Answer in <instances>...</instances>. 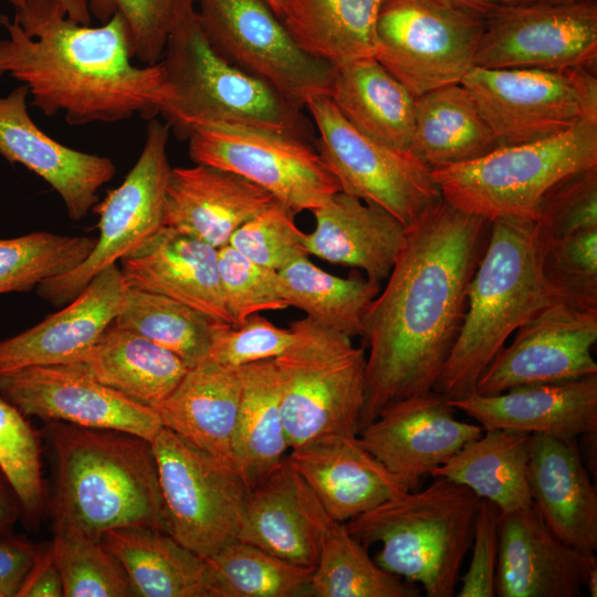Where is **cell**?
I'll return each mask as SVG.
<instances>
[{
	"label": "cell",
	"mask_w": 597,
	"mask_h": 597,
	"mask_svg": "<svg viewBox=\"0 0 597 597\" xmlns=\"http://www.w3.org/2000/svg\"><path fill=\"white\" fill-rule=\"evenodd\" d=\"M274 197L232 171L206 164L170 169L163 226L199 239L216 249L256 216Z\"/></svg>",
	"instance_id": "484cf974"
},
{
	"label": "cell",
	"mask_w": 597,
	"mask_h": 597,
	"mask_svg": "<svg viewBox=\"0 0 597 597\" xmlns=\"http://www.w3.org/2000/svg\"><path fill=\"white\" fill-rule=\"evenodd\" d=\"M496 147L491 127L461 83L416 97L409 153L430 169L471 161Z\"/></svg>",
	"instance_id": "836d02e7"
},
{
	"label": "cell",
	"mask_w": 597,
	"mask_h": 597,
	"mask_svg": "<svg viewBox=\"0 0 597 597\" xmlns=\"http://www.w3.org/2000/svg\"><path fill=\"white\" fill-rule=\"evenodd\" d=\"M580 1H590V0H510L509 3L516 4H531V3H572Z\"/></svg>",
	"instance_id": "680465c9"
},
{
	"label": "cell",
	"mask_w": 597,
	"mask_h": 597,
	"mask_svg": "<svg viewBox=\"0 0 597 597\" xmlns=\"http://www.w3.org/2000/svg\"><path fill=\"white\" fill-rule=\"evenodd\" d=\"M217 323L179 301L128 286L113 324L170 350L192 368L206 360Z\"/></svg>",
	"instance_id": "ab89813d"
},
{
	"label": "cell",
	"mask_w": 597,
	"mask_h": 597,
	"mask_svg": "<svg viewBox=\"0 0 597 597\" xmlns=\"http://www.w3.org/2000/svg\"><path fill=\"white\" fill-rule=\"evenodd\" d=\"M240 392L239 368L203 360L188 369L155 410L163 427L196 449L235 467L233 438Z\"/></svg>",
	"instance_id": "f546056e"
},
{
	"label": "cell",
	"mask_w": 597,
	"mask_h": 597,
	"mask_svg": "<svg viewBox=\"0 0 597 597\" xmlns=\"http://www.w3.org/2000/svg\"><path fill=\"white\" fill-rule=\"evenodd\" d=\"M96 241L97 237L48 231L0 238V294L31 291L69 273L91 254Z\"/></svg>",
	"instance_id": "b9f144b4"
},
{
	"label": "cell",
	"mask_w": 597,
	"mask_h": 597,
	"mask_svg": "<svg viewBox=\"0 0 597 597\" xmlns=\"http://www.w3.org/2000/svg\"><path fill=\"white\" fill-rule=\"evenodd\" d=\"M128 285L117 264L95 275L59 312L0 341V374L31 366L70 364L90 349L114 323Z\"/></svg>",
	"instance_id": "603a6c76"
},
{
	"label": "cell",
	"mask_w": 597,
	"mask_h": 597,
	"mask_svg": "<svg viewBox=\"0 0 597 597\" xmlns=\"http://www.w3.org/2000/svg\"><path fill=\"white\" fill-rule=\"evenodd\" d=\"M596 61L597 0L506 3L484 15L473 66L566 71Z\"/></svg>",
	"instance_id": "2e32d148"
},
{
	"label": "cell",
	"mask_w": 597,
	"mask_h": 597,
	"mask_svg": "<svg viewBox=\"0 0 597 597\" xmlns=\"http://www.w3.org/2000/svg\"><path fill=\"white\" fill-rule=\"evenodd\" d=\"M532 434L486 429L464 444L431 476H442L495 504L502 514L533 505L528 484Z\"/></svg>",
	"instance_id": "e575fe53"
},
{
	"label": "cell",
	"mask_w": 597,
	"mask_h": 597,
	"mask_svg": "<svg viewBox=\"0 0 597 597\" xmlns=\"http://www.w3.org/2000/svg\"><path fill=\"white\" fill-rule=\"evenodd\" d=\"M484 17L451 0H384L374 57L415 96L461 83Z\"/></svg>",
	"instance_id": "9c48e42d"
},
{
	"label": "cell",
	"mask_w": 597,
	"mask_h": 597,
	"mask_svg": "<svg viewBox=\"0 0 597 597\" xmlns=\"http://www.w3.org/2000/svg\"><path fill=\"white\" fill-rule=\"evenodd\" d=\"M293 339L290 327H279L256 313L237 325L217 323L206 360L239 368L277 357Z\"/></svg>",
	"instance_id": "f907efd6"
},
{
	"label": "cell",
	"mask_w": 597,
	"mask_h": 597,
	"mask_svg": "<svg viewBox=\"0 0 597 597\" xmlns=\"http://www.w3.org/2000/svg\"><path fill=\"white\" fill-rule=\"evenodd\" d=\"M595 554L580 552L561 540L534 505L499 519L495 596L577 597Z\"/></svg>",
	"instance_id": "44dd1931"
},
{
	"label": "cell",
	"mask_w": 597,
	"mask_h": 597,
	"mask_svg": "<svg viewBox=\"0 0 597 597\" xmlns=\"http://www.w3.org/2000/svg\"><path fill=\"white\" fill-rule=\"evenodd\" d=\"M499 507L481 500L474 521L471 562L460 577L459 597L495 596V573L499 553Z\"/></svg>",
	"instance_id": "816d5d0a"
},
{
	"label": "cell",
	"mask_w": 597,
	"mask_h": 597,
	"mask_svg": "<svg viewBox=\"0 0 597 597\" xmlns=\"http://www.w3.org/2000/svg\"><path fill=\"white\" fill-rule=\"evenodd\" d=\"M461 84L473 97L499 146L544 139L582 119H597V77L593 69L472 66Z\"/></svg>",
	"instance_id": "8fae6325"
},
{
	"label": "cell",
	"mask_w": 597,
	"mask_h": 597,
	"mask_svg": "<svg viewBox=\"0 0 597 597\" xmlns=\"http://www.w3.org/2000/svg\"><path fill=\"white\" fill-rule=\"evenodd\" d=\"M206 559L222 597H311L314 568L294 565L239 540Z\"/></svg>",
	"instance_id": "60d3db41"
},
{
	"label": "cell",
	"mask_w": 597,
	"mask_h": 597,
	"mask_svg": "<svg viewBox=\"0 0 597 597\" xmlns=\"http://www.w3.org/2000/svg\"><path fill=\"white\" fill-rule=\"evenodd\" d=\"M290 328L292 344L273 358L290 449L328 434H357L366 390L364 347L307 316Z\"/></svg>",
	"instance_id": "ba28073f"
},
{
	"label": "cell",
	"mask_w": 597,
	"mask_h": 597,
	"mask_svg": "<svg viewBox=\"0 0 597 597\" xmlns=\"http://www.w3.org/2000/svg\"><path fill=\"white\" fill-rule=\"evenodd\" d=\"M305 108L316 130L313 145L341 191L385 209L406 227L441 199L428 166L362 134L328 96L311 97Z\"/></svg>",
	"instance_id": "7c38bea8"
},
{
	"label": "cell",
	"mask_w": 597,
	"mask_h": 597,
	"mask_svg": "<svg viewBox=\"0 0 597 597\" xmlns=\"http://www.w3.org/2000/svg\"><path fill=\"white\" fill-rule=\"evenodd\" d=\"M101 23L119 14L130 33L134 60L160 62L171 33L196 13L198 0H86Z\"/></svg>",
	"instance_id": "f6af8a7d"
},
{
	"label": "cell",
	"mask_w": 597,
	"mask_h": 597,
	"mask_svg": "<svg viewBox=\"0 0 597 597\" xmlns=\"http://www.w3.org/2000/svg\"><path fill=\"white\" fill-rule=\"evenodd\" d=\"M169 97L159 115L178 140L199 125L259 126L314 144L313 122L266 82L221 57L208 43L196 13L169 36L160 60Z\"/></svg>",
	"instance_id": "8992f818"
},
{
	"label": "cell",
	"mask_w": 597,
	"mask_h": 597,
	"mask_svg": "<svg viewBox=\"0 0 597 597\" xmlns=\"http://www.w3.org/2000/svg\"><path fill=\"white\" fill-rule=\"evenodd\" d=\"M38 548L28 541L0 535V593L3 597H15Z\"/></svg>",
	"instance_id": "f5cc1de1"
},
{
	"label": "cell",
	"mask_w": 597,
	"mask_h": 597,
	"mask_svg": "<svg viewBox=\"0 0 597 597\" xmlns=\"http://www.w3.org/2000/svg\"><path fill=\"white\" fill-rule=\"evenodd\" d=\"M28 96L23 84L0 96V156L41 177L60 196L70 219L80 221L98 203V190L114 178L115 164L46 135L29 115Z\"/></svg>",
	"instance_id": "ffe728a7"
},
{
	"label": "cell",
	"mask_w": 597,
	"mask_h": 597,
	"mask_svg": "<svg viewBox=\"0 0 597 597\" xmlns=\"http://www.w3.org/2000/svg\"><path fill=\"white\" fill-rule=\"evenodd\" d=\"M119 262L129 287L168 296L232 325L220 283L218 249L210 244L161 227Z\"/></svg>",
	"instance_id": "4316f807"
},
{
	"label": "cell",
	"mask_w": 597,
	"mask_h": 597,
	"mask_svg": "<svg viewBox=\"0 0 597 597\" xmlns=\"http://www.w3.org/2000/svg\"><path fill=\"white\" fill-rule=\"evenodd\" d=\"M544 282L553 300L597 310V228L540 244Z\"/></svg>",
	"instance_id": "bcb514c9"
},
{
	"label": "cell",
	"mask_w": 597,
	"mask_h": 597,
	"mask_svg": "<svg viewBox=\"0 0 597 597\" xmlns=\"http://www.w3.org/2000/svg\"><path fill=\"white\" fill-rule=\"evenodd\" d=\"M534 223L538 244L597 228V166L553 186L543 197Z\"/></svg>",
	"instance_id": "681fc988"
},
{
	"label": "cell",
	"mask_w": 597,
	"mask_h": 597,
	"mask_svg": "<svg viewBox=\"0 0 597 597\" xmlns=\"http://www.w3.org/2000/svg\"><path fill=\"white\" fill-rule=\"evenodd\" d=\"M0 395L25 417L111 429L151 441L163 428L154 408L98 383L71 364L0 374Z\"/></svg>",
	"instance_id": "ac0fdd59"
},
{
	"label": "cell",
	"mask_w": 597,
	"mask_h": 597,
	"mask_svg": "<svg viewBox=\"0 0 597 597\" xmlns=\"http://www.w3.org/2000/svg\"><path fill=\"white\" fill-rule=\"evenodd\" d=\"M312 212L315 228L304 235L308 255L360 269L377 283L389 276L407 229L402 222L385 209L343 191Z\"/></svg>",
	"instance_id": "f1b7e54d"
},
{
	"label": "cell",
	"mask_w": 597,
	"mask_h": 597,
	"mask_svg": "<svg viewBox=\"0 0 597 597\" xmlns=\"http://www.w3.org/2000/svg\"><path fill=\"white\" fill-rule=\"evenodd\" d=\"M188 154L195 164L250 180L295 213L312 212L341 191L313 144L270 128L202 124L188 139Z\"/></svg>",
	"instance_id": "5bb4252c"
},
{
	"label": "cell",
	"mask_w": 597,
	"mask_h": 597,
	"mask_svg": "<svg viewBox=\"0 0 597 597\" xmlns=\"http://www.w3.org/2000/svg\"><path fill=\"white\" fill-rule=\"evenodd\" d=\"M596 342L597 310L554 300L515 331L512 343L480 375L473 392L490 396L516 386L597 374Z\"/></svg>",
	"instance_id": "e0dca14e"
},
{
	"label": "cell",
	"mask_w": 597,
	"mask_h": 597,
	"mask_svg": "<svg viewBox=\"0 0 597 597\" xmlns=\"http://www.w3.org/2000/svg\"><path fill=\"white\" fill-rule=\"evenodd\" d=\"M276 15L281 18L282 14V0H264Z\"/></svg>",
	"instance_id": "91938a15"
},
{
	"label": "cell",
	"mask_w": 597,
	"mask_h": 597,
	"mask_svg": "<svg viewBox=\"0 0 597 597\" xmlns=\"http://www.w3.org/2000/svg\"><path fill=\"white\" fill-rule=\"evenodd\" d=\"M14 20L0 14V77L25 85L31 106L72 126L159 115L169 97L160 62L133 63L129 30L119 14L98 27L69 18L59 0H23Z\"/></svg>",
	"instance_id": "7a4b0ae2"
},
{
	"label": "cell",
	"mask_w": 597,
	"mask_h": 597,
	"mask_svg": "<svg viewBox=\"0 0 597 597\" xmlns=\"http://www.w3.org/2000/svg\"><path fill=\"white\" fill-rule=\"evenodd\" d=\"M295 212L275 200L242 223L229 243L250 261L280 271L293 261L308 256L305 233L295 223Z\"/></svg>",
	"instance_id": "7dc6e473"
},
{
	"label": "cell",
	"mask_w": 597,
	"mask_h": 597,
	"mask_svg": "<svg viewBox=\"0 0 597 597\" xmlns=\"http://www.w3.org/2000/svg\"><path fill=\"white\" fill-rule=\"evenodd\" d=\"M280 292L289 306L314 322L354 338L360 336L365 315L380 292V283L353 273L333 275L300 258L277 271Z\"/></svg>",
	"instance_id": "74e56055"
},
{
	"label": "cell",
	"mask_w": 597,
	"mask_h": 597,
	"mask_svg": "<svg viewBox=\"0 0 597 597\" xmlns=\"http://www.w3.org/2000/svg\"><path fill=\"white\" fill-rule=\"evenodd\" d=\"M419 597L416 584L381 568L345 523L328 530L311 577V597Z\"/></svg>",
	"instance_id": "f35d334b"
},
{
	"label": "cell",
	"mask_w": 597,
	"mask_h": 597,
	"mask_svg": "<svg viewBox=\"0 0 597 597\" xmlns=\"http://www.w3.org/2000/svg\"><path fill=\"white\" fill-rule=\"evenodd\" d=\"M554 301L534 221L495 220L469 283L462 326L434 390L464 397L515 331Z\"/></svg>",
	"instance_id": "277c9868"
},
{
	"label": "cell",
	"mask_w": 597,
	"mask_h": 597,
	"mask_svg": "<svg viewBox=\"0 0 597 597\" xmlns=\"http://www.w3.org/2000/svg\"><path fill=\"white\" fill-rule=\"evenodd\" d=\"M0 471L19 500L22 516L35 524L45 506L40 437L25 416L1 395Z\"/></svg>",
	"instance_id": "ee69618b"
},
{
	"label": "cell",
	"mask_w": 597,
	"mask_h": 597,
	"mask_svg": "<svg viewBox=\"0 0 597 597\" xmlns=\"http://www.w3.org/2000/svg\"><path fill=\"white\" fill-rule=\"evenodd\" d=\"M101 542L124 567L134 596L222 597L207 559L166 532L122 527Z\"/></svg>",
	"instance_id": "4dcf8cb0"
},
{
	"label": "cell",
	"mask_w": 597,
	"mask_h": 597,
	"mask_svg": "<svg viewBox=\"0 0 597 597\" xmlns=\"http://www.w3.org/2000/svg\"><path fill=\"white\" fill-rule=\"evenodd\" d=\"M489 229V221L442 198L407 227L387 284L363 322L359 337L369 354L359 430L389 404L434 388L462 326Z\"/></svg>",
	"instance_id": "6da1fadb"
},
{
	"label": "cell",
	"mask_w": 597,
	"mask_h": 597,
	"mask_svg": "<svg viewBox=\"0 0 597 597\" xmlns=\"http://www.w3.org/2000/svg\"><path fill=\"white\" fill-rule=\"evenodd\" d=\"M585 586L588 588L591 597L597 596V563L590 567Z\"/></svg>",
	"instance_id": "6f0895ef"
},
{
	"label": "cell",
	"mask_w": 597,
	"mask_h": 597,
	"mask_svg": "<svg viewBox=\"0 0 597 597\" xmlns=\"http://www.w3.org/2000/svg\"><path fill=\"white\" fill-rule=\"evenodd\" d=\"M241 392L233 459L249 490L275 469L290 449L281 411V381L273 359L239 367Z\"/></svg>",
	"instance_id": "d590c367"
},
{
	"label": "cell",
	"mask_w": 597,
	"mask_h": 597,
	"mask_svg": "<svg viewBox=\"0 0 597 597\" xmlns=\"http://www.w3.org/2000/svg\"><path fill=\"white\" fill-rule=\"evenodd\" d=\"M334 522L285 457L249 490L238 540L314 568Z\"/></svg>",
	"instance_id": "7402d4cb"
},
{
	"label": "cell",
	"mask_w": 597,
	"mask_h": 597,
	"mask_svg": "<svg viewBox=\"0 0 597 597\" xmlns=\"http://www.w3.org/2000/svg\"><path fill=\"white\" fill-rule=\"evenodd\" d=\"M328 97L362 134L394 150L409 153L416 97L375 57L334 67Z\"/></svg>",
	"instance_id": "1f68e13d"
},
{
	"label": "cell",
	"mask_w": 597,
	"mask_h": 597,
	"mask_svg": "<svg viewBox=\"0 0 597 597\" xmlns=\"http://www.w3.org/2000/svg\"><path fill=\"white\" fill-rule=\"evenodd\" d=\"M459 6L470 9L481 15H486L493 9L506 4L510 0H451Z\"/></svg>",
	"instance_id": "9f6ffc18"
},
{
	"label": "cell",
	"mask_w": 597,
	"mask_h": 597,
	"mask_svg": "<svg viewBox=\"0 0 597 597\" xmlns=\"http://www.w3.org/2000/svg\"><path fill=\"white\" fill-rule=\"evenodd\" d=\"M481 498L442 476L346 522L364 546L379 543L375 562L388 573L420 584L428 597L454 596L471 548Z\"/></svg>",
	"instance_id": "5b68a950"
},
{
	"label": "cell",
	"mask_w": 597,
	"mask_h": 597,
	"mask_svg": "<svg viewBox=\"0 0 597 597\" xmlns=\"http://www.w3.org/2000/svg\"><path fill=\"white\" fill-rule=\"evenodd\" d=\"M528 484L546 525L574 548L597 549V493L577 441L532 434Z\"/></svg>",
	"instance_id": "83f0119b"
},
{
	"label": "cell",
	"mask_w": 597,
	"mask_h": 597,
	"mask_svg": "<svg viewBox=\"0 0 597 597\" xmlns=\"http://www.w3.org/2000/svg\"><path fill=\"white\" fill-rule=\"evenodd\" d=\"M70 364L154 409L174 391L189 369L170 350L114 324L96 344Z\"/></svg>",
	"instance_id": "d6a6232c"
},
{
	"label": "cell",
	"mask_w": 597,
	"mask_h": 597,
	"mask_svg": "<svg viewBox=\"0 0 597 597\" xmlns=\"http://www.w3.org/2000/svg\"><path fill=\"white\" fill-rule=\"evenodd\" d=\"M65 597H130L119 561L102 544L75 528L54 525L51 542Z\"/></svg>",
	"instance_id": "7bdbcfd3"
},
{
	"label": "cell",
	"mask_w": 597,
	"mask_h": 597,
	"mask_svg": "<svg viewBox=\"0 0 597 597\" xmlns=\"http://www.w3.org/2000/svg\"><path fill=\"white\" fill-rule=\"evenodd\" d=\"M197 18L221 57L298 107L329 96L334 67L304 51L264 0H198Z\"/></svg>",
	"instance_id": "4fadbf2b"
},
{
	"label": "cell",
	"mask_w": 597,
	"mask_h": 597,
	"mask_svg": "<svg viewBox=\"0 0 597 597\" xmlns=\"http://www.w3.org/2000/svg\"><path fill=\"white\" fill-rule=\"evenodd\" d=\"M286 460L328 515L342 523L411 491L354 433L328 434L291 448Z\"/></svg>",
	"instance_id": "d4e9b609"
},
{
	"label": "cell",
	"mask_w": 597,
	"mask_h": 597,
	"mask_svg": "<svg viewBox=\"0 0 597 597\" xmlns=\"http://www.w3.org/2000/svg\"><path fill=\"white\" fill-rule=\"evenodd\" d=\"M449 402L484 430H513L568 442L597 432V374L516 386L490 396L471 392Z\"/></svg>",
	"instance_id": "cb8c5ba5"
},
{
	"label": "cell",
	"mask_w": 597,
	"mask_h": 597,
	"mask_svg": "<svg viewBox=\"0 0 597 597\" xmlns=\"http://www.w3.org/2000/svg\"><path fill=\"white\" fill-rule=\"evenodd\" d=\"M455 408L441 392L399 399L363 427L359 441L412 490L484 429L455 418Z\"/></svg>",
	"instance_id": "d6986e66"
},
{
	"label": "cell",
	"mask_w": 597,
	"mask_h": 597,
	"mask_svg": "<svg viewBox=\"0 0 597 597\" xmlns=\"http://www.w3.org/2000/svg\"><path fill=\"white\" fill-rule=\"evenodd\" d=\"M21 516L19 500L0 471V535H10Z\"/></svg>",
	"instance_id": "11a10c76"
},
{
	"label": "cell",
	"mask_w": 597,
	"mask_h": 597,
	"mask_svg": "<svg viewBox=\"0 0 597 597\" xmlns=\"http://www.w3.org/2000/svg\"><path fill=\"white\" fill-rule=\"evenodd\" d=\"M384 0H282L281 20L311 55L333 67L374 57Z\"/></svg>",
	"instance_id": "8d00e7d4"
},
{
	"label": "cell",
	"mask_w": 597,
	"mask_h": 597,
	"mask_svg": "<svg viewBox=\"0 0 597 597\" xmlns=\"http://www.w3.org/2000/svg\"><path fill=\"white\" fill-rule=\"evenodd\" d=\"M218 271L232 325L262 311L290 307L280 292L277 271L250 261L230 244L218 249Z\"/></svg>",
	"instance_id": "c3c4849f"
},
{
	"label": "cell",
	"mask_w": 597,
	"mask_h": 597,
	"mask_svg": "<svg viewBox=\"0 0 597 597\" xmlns=\"http://www.w3.org/2000/svg\"><path fill=\"white\" fill-rule=\"evenodd\" d=\"M0 597H3L1 593H0Z\"/></svg>",
	"instance_id": "94428289"
},
{
	"label": "cell",
	"mask_w": 597,
	"mask_h": 597,
	"mask_svg": "<svg viewBox=\"0 0 597 597\" xmlns=\"http://www.w3.org/2000/svg\"><path fill=\"white\" fill-rule=\"evenodd\" d=\"M166 532L208 558L238 540L249 488L235 467L163 427L150 441Z\"/></svg>",
	"instance_id": "30bf717a"
},
{
	"label": "cell",
	"mask_w": 597,
	"mask_h": 597,
	"mask_svg": "<svg viewBox=\"0 0 597 597\" xmlns=\"http://www.w3.org/2000/svg\"><path fill=\"white\" fill-rule=\"evenodd\" d=\"M46 429L56 463L54 525L96 540L122 527L166 532L150 441L124 431L61 421H49Z\"/></svg>",
	"instance_id": "3957f363"
},
{
	"label": "cell",
	"mask_w": 597,
	"mask_h": 597,
	"mask_svg": "<svg viewBox=\"0 0 597 597\" xmlns=\"http://www.w3.org/2000/svg\"><path fill=\"white\" fill-rule=\"evenodd\" d=\"M169 126L148 121L143 149L123 182L93 209L98 213L96 244L91 254L66 274L36 286L40 297L54 306L71 302L101 271L117 264L163 226L166 187L170 172L167 145Z\"/></svg>",
	"instance_id": "9a60e30c"
},
{
	"label": "cell",
	"mask_w": 597,
	"mask_h": 597,
	"mask_svg": "<svg viewBox=\"0 0 597 597\" xmlns=\"http://www.w3.org/2000/svg\"><path fill=\"white\" fill-rule=\"evenodd\" d=\"M63 584L55 563L52 545L39 547L35 559L15 597H61Z\"/></svg>",
	"instance_id": "db71d44e"
},
{
	"label": "cell",
	"mask_w": 597,
	"mask_h": 597,
	"mask_svg": "<svg viewBox=\"0 0 597 597\" xmlns=\"http://www.w3.org/2000/svg\"><path fill=\"white\" fill-rule=\"evenodd\" d=\"M597 166V119L540 140L499 146L471 161L431 169L441 198L489 222L536 221L541 201L558 181Z\"/></svg>",
	"instance_id": "52a82bcc"
}]
</instances>
